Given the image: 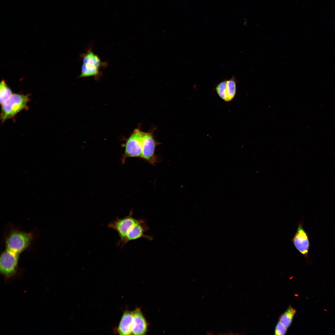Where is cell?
I'll return each mask as SVG.
<instances>
[{
    "label": "cell",
    "mask_w": 335,
    "mask_h": 335,
    "mask_svg": "<svg viewBox=\"0 0 335 335\" xmlns=\"http://www.w3.org/2000/svg\"><path fill=\"white\" fill-rule=\"evenodd\" d=\"M83 64L88 65L100 69L107 65L100 60L98 56L91 50H89L86 53L81 55Z\"/></svg>",
    "instance_id": "cell-11"
},
{
    "label": "cell",
    "mask_w": 335,
    "mask_h": 335,
    "mask_svg": "<svg viewBox=\"0 0 335 335\" xmlns=\"http://www.w3.org/2000/svg\"><path fill=\"white\" fill-rule=\"evenodd\" d=\"M37 236L35 230L26 232L8 223L4 231L3 243L6 249L20 256L31 248Z\"/></svg>",
    "instance_id": "cell-1"
},
{
    "label": "cell",
    "mask_w": 335,
    "mask_h": 335,
    "mask_svg": "<svg viewBox=\"0 0 335 335\" xmlns=\"http://www.w3.org/2000/svg\"><path fill=\"white\" fill-rule=\"evenodd\" d=\"M154 130V129L153 128L147 132H144L142 153L141 157L149 163L153 165L159 161V158L155 154V150L156 146L160 144L155 138Z\"/></svg>",
    "instance_id": "cell-6"
},
{
    "label": "cell",
    "mask_w": 335,
    "mask_h": 335,
    "mask_svg": "<svg viewBox=\"0 0 335 335\" xmlns=\"http://www.w3.org/2000/svg\"><path fill=\"white\" fill-rule=\"evenodd\" d=\"M133 315L132 311H125L121 317L119 325L117 328V333L122 335L132 334V327Z\"/></svg>",
    "instance_id": "cell-10"
},
{
    "label": "cell",
    "mask_w": 335,
    "mask_h": 335,
    "mask_svg": "<svg viewBox=\"0 0 335 335\" xmlns=\"http://www.w3.org/2000/svg\"><path fill=\"white\" fill-rule=\"evenodd\" d=\"M13 94L5 81L2 80L0 83V102L2 105Z\"/></svg>",
    "instance_id": "cell-15"
},
{
    "label": "cell",
    "mask_w": 335,
    "mask_h": 335,
    "mask_svg": "<svg viewBox=\"0 0 335 335\" xmlns=\"http://www.w3.org/2000/svg\"><path fill=\"white\" fill-rule=\"evenodd\" d=\"M132 213L131 211L129 215L122 218H117L108 224L109 228L116 231L118 234L120 239L117 243L118 245L122 244V245L129 230L142 219H136L133 217Z\"/></svg>",
    "instance_id": "cell-5"
},
{
    "label": "cell",
    "mask_w": 335,
    "mask_h": 335,
    "mask_svg": "<svg viewBox=\"0 0 335 335\" xmlns=\"http://www.w3.org/2000/svg\"><path fill=\"white\" fill-rule=\"evenodd\" d=\"M132 313V334L136 335L145 334L148 330V323L140 308H136Z\"/></svg>",
    "instance_id": "cell-9"
},
{
    "label": "cell",
    "mask_w": 335,
    "mask_h": 335,
    "mask_svg": "<svg viewBox=\"0 0 335 335\" xmlns=\"http://www.w3.org/2000/svg\"><path fill=\"white\" fill-rule=\"evenodd\" d=\"M296 312L297 311L295 309L291 306H289L286 310L280 315L279 321L288 328L291 325Z\"/></svg>",
    "instance_id": "cell-12"
},
{
    "label": "cell",
    "mask_w": 335,
    "mask_h": 335,
    "mask_svg": "<svg viewBox=\"0 0 335 335\" xmlns=\"http://www.w3.org/2000/svg\"><path fill=\"white\" fill-rule=\"evenodd\" d=\"M29 95L17 93L12 95L2 105L0 119L2 122L12 118L22 110L27 109Z\"/></svg>",
    "instance_id": "cell-2"
},
{
    "label": "cell",
    "mask_w": 335,
    "mask_h": 335,
    "mask_svg": "<svg viewBox=\"0 0 335 335\" xmlns=\"http://www.w3.org/2000/svg\"><path fill=\"white\" fill-rule=\"evenodd\" d=\"M20 255L5 249L0 257V271L5 279L14 277L20 269L18 266Z\"/></svg>",
    "instance_id": "cell-4"
},
{
    "label": "cell",
    "mask_w": 335,
    "mask_h": 335,
    "mask_svg": "<svg viewBox=\"0 0 335 335\" xmlns=\"http://www.w3.org/2000/svg\"><path fill=\"white\" fill-rule=\"evenodd\" d=\"M292 241L296 249L305 256L307 255L310 244L308 235L301 224L298 225Z\"/></svg>",
    "instance_id": "cell-8"
},
{
    "label": "cell",
    "mask_w": 335,
    "mask_h": 335,
    "mask_svg": "<svg viewBox=\"0 0 335 335\" xmlns=\"http://www.w3.org/2000/svg\"><path fill=\"white\" fill-rule=\"evenodd\" d=\"M100 68L91 66L83 64L81 69L80 78L90 77H96L100 74Z\"/></svg>",
    "instance_id": "cell-13"
},
{
    "label": "cell",
    "mask_w": 335,
    "mask_h": 335,
    "mask_svg": "<svg viewBox=\"0 0 335 335\" xmlns=\"http://www.w3.org/2000/svg\"><path fill=\"white\" fill-rule=\"evenodd\" d=\"M150 230L146 221L141 219L138 223L134 225L127 234L125 239L122 246L128 242L141 238H144L150 241L153 239L152 236L145 234V233Z\"/></svg>",
    "instance_id": "cell-7"
},
{
    "label": "cell",
    "mask_w": 335,
    "mask_h": 335,
    "mask_svg": "<svg viewBox=\"0 0 335 335\" xmlns=\"http://www.w3.org/2000/svg\"><path fill=\"white\" fill-rule=\"evenodd\" d=\"M215 90L219 96L226 101V80L219 83L216 86Z\"/></svg>",
    "instance_id": "cell-16"
},
{
    "label": "cell",
    "mask_w": 335,
    "mask_h": 335,
    "mask_svg": "<svg viewBox=\"0 0 335 335\" xmlns=\"http://www.w3.org/2000/svg\"><path fill=\"white\" fill-rule=\"evenodd\" d=\"M143 133L144 132L138 127L135 129L126 139L123 146L124 148V151L121 158L122 164L124 163L128 158H141L142 153Z\"/></svg>",
    "instance_id": "cell-3"
},
{
    "label": "cell",
    "mask_w": 335,
    "mask_h": 335,
    "mask_svg": "<svg viewBox=\"0 0 335 335\" xmlns=\"http://www.w3.org/2000/svg\"><path fill=\"white\" fill-rule=\"evenodd\" d=\"M236 82L234 77L226 80V101L231 100L234 98L236 93Z\"/></svg>",
    "instance_id": "cell-14"
},
{
    "label": "cell",
    "mask_w": 335,
    "mask_h": 335,
    "mask_svg": "<svg viewBox=\"0 0 335 335\" xmlns=\"http://www.w3.org/2000/svg\"><path fill=\"white\" fill-rule=\"evenodd\" d=\"M288 328L284 326L279 321L277 324L275 330V334L276 335H284L285 334Z\"/></svg>",
    "instance_id": "cell-17"
}]
</instances>
